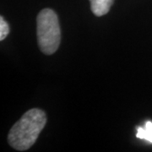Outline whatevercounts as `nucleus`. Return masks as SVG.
Listing matches in <instances>:
<instances>
[{
  "label": "nucleus",
  "mask_w": 152,
  "mask_h": 152,
  "mask_svg": "<svg viewBox=\"0 0 152 152\" xmlns=\"http://www.w3.org/2000/svg\"><path fill=\"white\" fill-rule=\"evenodd\" d=\"M46 124L47 116L42 110L27 111L10 129L8 135L10 145L19 151H27L37 141Z\"/></svg>",
  "instance_id": "obj_1"
},
{
  "label": "nucleus",
  "mask_w": 152,
  "mask_h": 152,
  "mask_svg": "<svg viewBox=\"0 0 152 152\" xmlns=\"http://www.w3.org/2000/svg\"><path fill=\"white\" fill-rule=\"evenodd\" d=\"M37 35L39 48L47 55L53 54L61 42V30L57 14L51 9H44L37 18Z\"/></svg>",
  "instance_id": "obj_2"
},
{
  "label": "nucleus",
  "mask_w": 152,
  "mask_h": 152,
  "mask_svg": "<svg viewBox=\"0 0 152 152\" xmlns=\"http://www.w3.org/2000/svg\"><path fill=\"white\" fill-rule=\"evenodd\" d=\"M10 33V26L4 20V17H0V40L4 41Z\"/></svg>",
  "instance_id": "obj_5"
},
{
  "label": "nucleus",
  "mask_w": 152,
  "mask_h": 152,
  "mask_svg": "<svg viewBox=\"0 0 152 152\" xmlns=\"http://www.w3.org/2000/svg\"><path fill=\"white\" fill-rule=\"evenodd\" d=\"M137 138L145 140L147 141L152 143V122L147 121L145 125V128H137Z\"/></svg>",
  "instance_id": "obj_4"
},
{
  "label": "nucleus",
  "mask_w": 152,
  "mask_h": 152,
  "mask_svg": "<svg viewBox=\"0 0 152 152\" xmlns=\"http://www.w3.org/2000/svg\"><path fill=\"white\" fill-rule=\"evenodd\" d=\"M114 0H90L91 10L96 16L107 15L113 4Z\"/></svg>",
  "instance_id": "obj_3"
}]
</instances>
